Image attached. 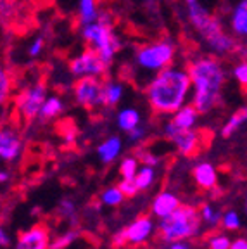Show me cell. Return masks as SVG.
Masks as SVG:
<instances>
[{"label": "cell", "mask_w": 247, "mask_h": 249, "mask_svg": "<svg viewBox=\"0 0 247 249\" xmlns=\"http://www.w3.org/2000/svg\"><path fill=\"white\" fill-rule=\"evenodd\" d=\"M145 97L156 114L171 116L192 97V80L189 70L170 66L152 74L145 87Z\"/></svg>", "instance_id": "1"}, {"label": "cell", "mask_w": 247, "mask_h": 249, "mask_svg": "<svg viewBox=\"0 0 247 249\" xmlns=\"http://www.w3.org/2000/svg\"><path fill=\"white\" fill-rule=\"evenodd\" d=\"M189 74L192 80L190 104L201 114L211 113L221 99L227 83V70L218 55H197L189 62Z\"/></svg>", "instance_id": "2"}, {"label": "cell", "mask_w": 247, "mask_h": 249, "mask_svg": "<svg viewBox=\"0 0 247 249\" xmlns=\"http://www.w3.org/2000/svg\"><path fill=\"white\" fill-rule=\"evenodd\" d=\"M187 19L212 55L227 57L232 52H235L237 43L233 36L228 35L221 21L216 16H212L209 9L204 7L201 2L187 5Z\"/></svg>", "instance_id": "3"}, {"label": "cell", "mask_w": 247, "mask_h": 249, "mask_svg": "<svg viewBox=\"0 0 247 249\" xmlns=\"http://www.w3.org/2000/svg\"><path fill=\"white\" fill-rule=\"evenodd\" d=\"M202 216L201 210L195 206H182L166 218L158 220V235L164 242L171 244L176 241L195 239L202 233Z\"/></svg>", "instance_id": "4"}, {"label": "cell", "mask_w": 247, "mask_h": 249, "mask_svg": "<svg viewBox=\"0 0 247 249\" xmlns=\"http://www.w3.org/2000/svg\"><path fill=\"white\" fill-rule=\"evenodd\" d=\"M81 38L85 40L90 49L99 52V55L107 64H111L121 51V40L112 28V16L106 11L99 12V18L93 23L81 24Z\"/></svg>", "instance_id": "5"}, {"label": "cell", "mask_w": 247, "mask_h": 249, "mask_svg": "<svg viewBox=\"0 0 247 249\" xmlns=\"http://www.w3.org/2000/svg\"><path fill=\"white\" fill-rule=\"evenodd\" d=\"M175 55H176V45L173 40L161 38L140 45L133 54V62L140 71L156 74L173 66Z\"/></svg>", "instance_id": "6"}, {"label": "cell", "mask_w": 247, "mask_h": 249, "mask_svg": "<svg viewBox=\"0 0 247 249\" xmlns=\"http://www.w3.org/2000/svg\"><path fill=\"white\" fill-rule=\"evenodd\" d=\"M158 232V223L152 214H140L133 222L128 223L124 229L118 230L112 235V246L114 248H123V246H131L139 248L151 241L152 235Z\"/></svg>", "instance_id": "7"}, {"label": "cell", "mask_w": 247, "mask_h": 249, "mask_svg": "<svg viewBox=\"0 0 247 249\" xmlns=\"http://www.w3.org/2000/svg\"><path fill=\"white\" fill-rule=\"evenodd\" d=\"M49 97V90L43 82H35L18 92L14 97V109L24 121L38 120L40 109L45 99Z\"/></svg>", "instance_id": "8"}, {"label": "cell", "mask_w": 247, "mask_h": 249, "mask_svg": "<svg viewBox=\"0 0 247 249\" xmlns=\"http://www.w3.org/2000/svg\"><path fill=\"white\" fill-rule=\"evenodd\" d=\"M162 135H164L166 140H170L171 144L175 145V149L178 151V154L183 156V158H192L202 147L201 133L197 132L195 128H178L176 124L168 121L162 126Z\"/></svg>", "instance_id": "9"}, {"label": "cell", "mask_w": 247, "mask_h": 249, "mask_svg": "<svg viewBox=\"0 0 247 249\" xmlns=\"http://www.w3.org/2000/svg\"><path fill=\"white\" fill-rule=\"evenodd\" d=\"M73 97L78 106L85 109H97L104 106V82L97 76L76 78L73 85Z\"/></svg>", "instance_id": "10"}, {"label": "cell", "mask_w": 247, "mask_h": 249, "mask_svg": "<svg viewBox=\"0 0 247 249\" xmlns=\"http://www.w3.org/2000/svg\"><path fill=\"white\" fill-rule=\"evenodd\" d=\"M107 62L99 55L93 49H85L80 54H76L70 61V73L74 78H83V76H97L102 78L107 73Z\"/></svg>", "instance_id": "11"}, {"label": "cell", "mask_w": 247, "mask_h": 249, "mask_svg": "<svg viewBox=\"0 0 247 249\" xmlns=\"http://www.w3.org/2000/svg\"><path fill=\"white\" fill-rule=\"evenodd\" d=\"M24 140L14 126H4L0 132V160L4 163H16L23 156Z\"/></svg>", "instance_id": "12"}, {"label": "cell", "mask_w": 247, "mask_h": 249, "mask_svg": "<svg viewBox=\"0 0 247 249\" xmlns=\"http://www.w3.org/2000/svg\"><path fill=\"white\" fill-rule=\"evenodd\" d=\"M51 232L43 223L30 227L16 237L14 249H51Z\"/></svg>", "instance_id": "13"}, {"label": "cell", "mask_w": 247, "mask_h": 249, "mask_svg": "<svg viewBox=\"0 0 247 249\" xmlns=\"http://www.w3.org/2000/svg\"><path fill=\"white\" fill-rule=\"evenodd\" d=\"M182 206V201H180V196L173 191H161L152 197L151 201V214L156 220H161V218L170 216L173 211H176L178 208Z\"/></svg>", "instance_id": "14"}, {"label": "cell", "mask_w": 247, "mask_h": 249, "mask_svg": "<svg viewBox=\"0 0 247 249\" xmlns=\"http://www.w3.org/2000/svg\"><path fill=\"white\" fill-rule=\"evenodd\" d=\"M192 178L201 191H214L218 187V170L212 163L201 160L192 166Z\"/></svg>", "instance_id": "15"}, {"label": "cell", "mask_w": 247, "mask_h": 249, "mask_svg": "<svg viewBox=\"0 0 247 249\" xmlns=\"http://www.w3.org/2000/svg\"><path fill=\"white\" fill-rule=\"evenodd\" d=\"M123 152V140L118 135H111L99 144L97 147V158L102 164H111L118 160Z\"/></svg>", "instance_id": "16"}, {"label": "cell", "mask_w": 247, "mask_h": 249, "mask_svg": "<svg viewBox=\"0 0 247 249\" xmlns=\"http://www.w3.org/2000/svg\"><path fill=\"white\" fill-rule=\"evenodd\" d=\"M230 30L232 35L237 38L247 36V0H240L239 4L232 9L230 14Z\"/></svg>", "instance_id": "17"}, {"label": "cell", "mask_w": 247, "mask_h": 249, "mask_svg": "<svg viewBox=\"0 0 247 249\" xmlns=\"http://www.w3.org/2000/svg\"><path fill=\"white\" fill-rule=\"evenodd\" d=\"M199 116H201V113L194 107V104H185L178 109L175 114H171L170 121L173 124H176L178 128L189 130V128H195L197 121H199Z\"/></svg>", "instance_id": "18"}, {"label": "cell", "mask_w": 247, "mask_h": 249, "mask_svg": "<svg viewBox=\"0 0 247 249\" xmlns=\"http://www.w3.org/2000/svg\"><path fill=\"white\" fill-rule=\"evenodd\" d=\"M139 124H142V114L137 107H121L116 113V126L121 132L128 133L133 128H137Z\"/></svg>", "instance_id": "19"}, {"label": "cell", "mask_w": 247, "mask_h": 249, "mask_svg": "<svg viewBox=\"0 0 247 249\" xmlns=\"http://www.w3.org/2000/svg\"><path fill=\"white\" fill-rule=\"evenodd\" d=\"M64 101H62L59 95L52 93L49 97L45 99L43 102L42 109H40V114H38V120L40 121H52L55 118H59L62 113H64Z\"/></svg>", "instance_id": "20"}, {"label": "cell", "mask_w": 247, "mask_h": 249, "mask_svg": "<svg viewBox=\"0 0 247 249\" xmlns=\"http://www.w3.org/2000/svg\"><path fill=\"white\" fill-rule=\"evenodd\" d=\"M247 123V106H242L228 116V120L223 123L221 126V137L223 139H230L233 133H237L240 128H242V124Z\"/></svg>", "instance_id": "21"}, {"label": "cell", "mask_w": 247, "mask_h": 249, "mask_svg": "<svg viewBox=\"0 0 247 249\" xmlns=\"http://www.w3.org/2000/svg\"><path fill=\"white\" fill-rule=\"evenodd\" d=\"M124 97V85L121 82L109 80L104 82V106L106 107H114Z\"/></svg>", "instance_id": "22"}, {"label": "cell", "mask_w": 247, "mask_h": 249, "mask_svg": "<svg viewBox=\"0 0 247 249\" xmlns=\"http://www.w3.org/2000/svg\"><path fill=\"white\" fill-rule=\"evenodd\" d=\"M99 0H78V21L80 24H88L99 18Z\"/></svg>", "instance_id": "23"}, {"label": "cell", "mask_w": 247, "mask_h": 249, "mask_svg": "<svg viewBox=\"0 0 247 249\" xmlns=\"http://www.w3.org/2000/svg\"><path fill=\"white\" fill-rule=\"evenodd\" d=\"M156 178H158L156 168L149 166V164H142L140 170L137 171V175H135V183H137V187H139L140 192H145L154 185Z\"/></svg>", "instance_id": "24"}, {"label": "cell", "mask_w": 247, "mask_h": 249, "mask_svg": "<svg viewBox=\"0 0 247 249\" xmlns=\"http://www.w3.org/2000/svg\"><path fill=\"white\" fill-rule=\"evenodd\" d=\"M126 199V196L123 194V191L120 189V185H111L106 187L101 192V202L107 208H118L121 206Z\"/></svg>", "instance_id": "25"}, {"label": "cell", "mask_w": 247, "mask_h": 249, "mask_svg": "<svg viewBox=\"0 0 247 249\" xmlns=\"http://www.w3.org/2000/svg\"><path fill=\"white\" fill-rule=\"evenodd\" d=\"M199 210H201L202 222L206 223V227H209V229H216V227L221 225V216H223V213H221L216 206H212L211 202H204Z\"/></svg>", "instance_id": "26"}, {"label": "cell", "mask_w": 247, "mask_h": 249, "mask_svg": "<svg viewBox=\"0 0 247 249\" xmlns=\"http://www.w3.org/2000/svg\"><path fill=\"white\" fill-rule=\"evenodd\" d=\"M140 166H142V163H140L137 156H126V158H123L120 161V168H118L120 170V177L121 178H135Z\"/></svg>", "instance_id": "27"}, {"label": "cell", "mask_w": 247, "mask_h": 249, "mask_svg": "<svg viewBox=\"0 0 247 249\" xmlns=\"http://www.w3.org/2000/svg\"><path fill=\"white\" fill-rule=\"evenodd\" d=\"M232 242H233V239L228 235L227 230H225V232H212V233H209L208 239H206V248L208 249H230L232 248Z\"/></svg>", "instance_id": "28"}, {"label": "cell", "mask_w": 247, "mask_h": 249, "mask_svg": "<svg viewBox=\"0 0 247 249\" xmlns=\"http://www.w3.org/2000/svg\"><path fill=\"white\" fill-rule=\"evenodd\" d=\"M76 239H80V232L76 229L66 230V232L59 233L57 237L52 239L51 249H68L73 242H76Z\"/></svg>", "instance_id": "29"}, {"label": "cell", "mask_w": 247, "mask_h": 249, "mask_svg": "<svg viewBox=\"0 0 247 249\" xmlns=\"http://www.w3.org/2000/svg\"><path fill=\"white\" fill-rule=\"evenodd\" d=\"M221 229L227 232H237L242 229V218L235 210H227L221 216Z\"/></svg>", "instance_id": "30"}, {"label": "cell", "mask_w": 247, "mask_h": 249, "mask_svg": "<svg viewBox=\"0 0 247 249\" xmlns=\"http://www.w3.org/2000/svg\"><path fill=\"white\" fill-rule=\"evenodd\" d=\"M59 213L70 222L71 227H74L78 223V211H76V204H74L73 199L64 197L59 202Z\"/></svg>", "instance_id": "31"}, {"label": "cell", "mask_w": 247, "mask_h": 249, "mask_svg": "<svg viewBox=\"0 0 247 249\" xmlns=\"http://www.w3.org/2000/svg\"><path fill=\"white\" fill-rule=\"evenodd\" d=\"M12 92V76L5 68L0 71V102L5 104L9 101V95Z\"/></svg>", "instance_id": "32"}, {"label": "cell", "mask_w": 247, "mask_h": 249, "mask_svg": "<svg viewBox=\"0 0 247 249\" xmlns=\"http://www.w3.org/2000/svg\"><path fill=\"white\" fill-rule=\"evenodd\" d=\"M232 76L242 89H247V57H242L232 68Z\"/></svg>", "instance_id": "33"}, {"label": "cell", "mask_w": 247, "mask_h": 249, "mask_svg": "<svg viewBox=\"0 0 247 249\" xmlns=\"http://www.w3.org/2000/svg\"><path fill=\"white\" fill-rule=\"evenodd\" d=\"M135 156L140 160V163H142V164H149V166L158 168L159 163H161L159 156H156L154 152H151L149 149H145V147H139V149H137Z\"/></svg>", "instance_id": "34"}, {"label": "cell", "mask_w": 247, "mask_h": 249, "mask_svg": "<svg viewBox=\"0 0 247 249\" xmlns=\"http://www.w3.org/2000/svg\"><path fill=\"white\" fill-rule=\"evenodd\" d=\"M43 49H45V38H43V36H35V38L31 40L30 45H28V49H26L28 57H31V59L40 57V55H42V52H43Z\"/></svg>", "instance_id": "35"}, {"label": "cell", "mask_w": 247, "mask_h": 249, "mask_svg": "<svg viewBox=\"0 0 247 249\" xmlns=\"http://www.w3.org/2000/svg\"><path fill=\"white\" fill-rule=\"evenodd\" d=\"M120 189L123 191V194L126 196V199L135 197V196L140 192L139 187H137V183H135V178H121Z\"/></svg>", "instance_id": "36"}, {"label": "cell", "mask_w": 247, "mask_h": 249, "mask_svg": "<svg viewBox=\"0 0 247 249\" xmlns=\"http://www.w3.org/2000/svg\"><path fill=\"white\" fill-rule=\"evenodd\" d=\"M126 135H128V140H130L131 144H142L147 137V128L143 126V124H139L137 128H133L131 132H128Z\"/></svg>", "instance_id": "37"}, {"label": "cell", "mask_w": 247, "mask_h": 249, "mask_svg": "<svg viewBox=\"0 0 247 249\" xmlns=\"http://www.w3.org/2000/svg\"><path fill=\"white\" fill-rule=\"evenodd\" d=\"M11 241H12L11 235H9L7 230L2 227V229H0V246H2V248H9V246H11Z\"/></svg>", "instance_id": "38"}, {"label": "cell", "mask_w": 247, "mask_h": 249, "mask_svg": "<svg viewBox=\"0 0 247 249\" xmlns=\"http://www.w3.org/2000/svg\"><path fill=\"white\" fill-rule=\"evenodd\" d=\"M230 249H247V237H235Z\"/></svg>", "instance_id": "39"}, {"label": "cell", "mask_w": 247, "mask_h": 249, "mask_svg": "<svg viewBox=\"0 0 247 249\" xmlns=\"http://www.w3.org/2000/svg\"><path fill=\"white\" fill-rule=\"evenodd\" d=\"M168 249H192V248H190V244L187 241H176V242H171L168 246Z\"/></svg>", "instance_id": "40"}, {"label": "cell", "mask_w": 247, "mask_h": 249, "mask_svg": "<svg viewBox=\"0 0 247 249\" xmlns=\"http://www.w3.org/2000/svg\"><path fill=\"white\" fill-rule=\"evenodd\" d=\"M9 178H11V175H9L7 170H2V171H0V183H5Z\"/></svg>", "instance_id": "41"}, {"label": "cell", "mask_w": 247, "mask_h": 249, "mask_svg": "<svg viewBox=\"0 0 247 249\" xmlns=\"http://www.w3.org/2000/svg\"><path fill=\"white\" fill-rule=\"evenodd\" d=\"M183 2H185V5H190V4H197L199 0H183Z\"/></svg>", "instance_id": "42"}, {"label": "cell", "mask_w": 247, "mask_h": 249, "mask_svg": "<svg viewBox=\"0 0 247 249\" xmlns=\"http://www.w3.org/2000/svg\"><path fill=\"white\" fill-rule=\"evenodd\" d=\"M244 211H246V216H247V194L244 197Z\"/></svg>", "instance_id": "43"}]
</instances>
